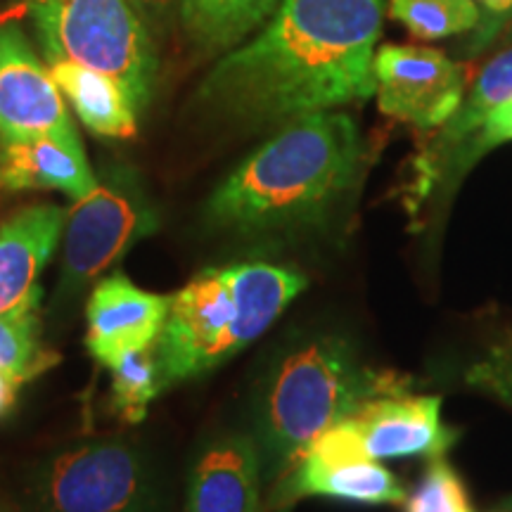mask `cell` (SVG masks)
Segmentation results:
<instances>
[{"mask_svg": "<svg viewBox=\"0 0 512 512\" xmlns=\"http://www.w3.org/2000/svg\"><path fill=\"white\" fill-rule=\"evenodd\" d=\"M283 0H183L185 34L204 53H228L268 22Z\"/></svg>", "mask_w": 512, "mask_h": 512, "instance_id": "17", "label": "cell"}, {"mask_svg": "<svg viewBox=\"0 0 512 512\" xmlns=\"http://www.w3.org/2000/svg\"><path fill=\"white\" fill-rule=\"evenodd\" d=\"M159 3H162V0H159Z\"/></svg>", "mask_w": 512, "mask_h": 512, "instance_id": "28", "label": "cell"}, {"mask_svg": "<svg viewBox=\"0 0 512 512\" xmlns=\"http://www.w3.org/2000/svg\"><path fill=\"white\" fill-rule=\"evenodd\" d=\"M306 278L271 261L204 268L171 294L162 332L152 344L162 392L202 377L256 342L280 318Z\"/></svg>", "mask_w": 512, "mask_h": 512, "instance_id": "4", "label": "cell"}, {"mask_svg": "<svg viewBox=\"0 0 512 512\" xmlns=\"http://www.w3.org/2000/svg\"><path fill=\"white\" fill-rule=\"evenodd\" d=\"M67 209L31 204L0 226V313L41 306V278L60 245Z\"/></svg>", "mask_w": 512, "mask_h": 512, "instance_id": "14", "label": "cell"}, {"mask_svg": "<svg viewBox=\"0 0 512 512\" xmlns=\"http://www.w3.org/2000/svg\"><path fill=\"white\" fill-rule=\"evenodd\" d=\"M512 98V46L503 50L501 55L494 57L482 74L477 76L475 86L465 93L463 102L439 128V136L432 140L430 150L425 152L420 159H432L444 155V152L456 147L465 136H470L482 121L496 110L498 105L508 102Z\"/></svg>", "mask_w": 512, "mask_h": 512, "instance_id": "18", "label": "cell"}, {"mask_svg": "<svg viewBox=\"0 0 512 512\" xmlns=\"http://www.w3.org/2000/svg\"><path fill=\"white\" fill-rule=\"evenodd\" d=\"M112 373V406L124 422L138 425L145 420L150 403L162 394L155 349L128 351L107 368Z\"/></svg>", "mask_w": 512, "mask_h": 512, "instance_id": "20", "label": "cell"}, {"mask_svg": "<svg viewBox=\"0 0 512 512\" xmlns=\"http://www.w3.org/2000/svg\"><path fill=\"white\" fill-rule=\"evenodd\" d=\"M377 107L422 131L441 128L467 93L465 64L425 46H382L373 60Z\"/></svg>", "mask_w": 512, "mask_h": 512, "instance_id": "9", "label": "cell"}, {"mask_svg": "<svg viewBox=\"0 0 512 512\" xmlns=\"http://www.w3.org/2000/svg\"><path fill=\"white\" fill-rule=\"evenodd\" d=\"M46 64L60 93L69 100L88 131L110 140L136 136L140 112L117 79L67 60Z\"/></svg>", "mask_w": 512, "mask_h": 512, "instance_id": "16", "label": "cell"}, {"mask_svg": "<svg viewBox=\"0 0 512 512\" xmlns=\"http://www.w3.org/2000/svg\"><path fill=\"white\" fill-rule=\"evenodd\" d=\"M164 484L150 448L105 437L38 460L22 484V512H162Z\"/></svg>", "mask_w": 512, "mask_h": 512, "instance_id": "5", "label": "cell"}, {"mask_svg": "<svg viewBox=\"0 0 512 512\" xmlns=\"http://www.w3.org/2000/svg\"><path fill=\"white\" fill-rule=\"evenodd\" d=\"M366 162L361 128L339 110L285 121L211 192L204 219L235 235L320 226L358 188Z\"/></svg>", "mask_w": 512, "mask_h": 512, "instance_id": "2", "label": "cell"}, {"mask_svg": "<svg viewBox=\"0 0 512 512\" xmlns=\"http://www.w3.org/2000/svg\"><path fill=\"white\" fill-rule=\"evenodd\" d=\"M465 382L512 406V339L496 344L486 351L484 358L472 363L465 373Z\"/></svg>", "mask_w": 512, "mask_h": 512, "instance_id": "23", "label": "cell"}, {"mask_svg": "<svg viewBox=\"0 0 512 512\" xmlns=\"http://www.w3.org/2000/svg\"><path fill=\"white\" fill-rule=\"evenodd\" d=\"M157 230V209L126 166H110L88 197L67 211L57 309H67L93 280L110 271L133 245Z\"/></svg>", "mask_w": 512, "mask_h": 512, "instance_id": "7", "label": "cell"}, {"mask_svg": "<svg viewBox=\"0 0 512 512\" xmlns=\"http://www.w3.org/2000/svg\"><path fill=\"white\" fill-rule=\"evenodd\" d=\"M171 294L140 290L124 273L95 283L86 304V347L100 366L112 368L128 351L152 347L169 313Z\"/></svg>", "mask_w": 512, "mask_h": 512, "instance_id": "11", "label": "cell"}, {"mask_svg": "<svg viewBox=\"0 0 512 512\" xmlns=\"http://www.w3.org/2000/svg\"><path fill=\"white\" fill-rule=\"evenodd\" d=\"M411 389V380L361 361L347 337L318 332L271 358L254 389V444L264 470L283 475L330 427L377 396Z\"/></svg>", "mask_w": 512, "mask_h": 512, "instance_id": "3", "label": "cell"}, {"mask_svg": "<svg viewBox=\"0 0 512 512\" xmlns=\"http://www.w3.org/2000/svg\"><path fill=\"white\" fill-rule=\"evenodd\" d=\"M406 512H472L465 486L444 458H432L420 484L406 498Z\"/></svg>", "mask_w": 512, "mask_h": 512, "instance_id": "22", "label": "cell"}, {"mask_svg": "<svg viewBox=\"0 0 512 512\" xmlns=\"http://www.w3.org/2000/svg\"><path fill=\"white\" fill-rule=\"evenodd\" d=\"M41 136L81 140L48 64L17 24H0V145Z\"/></svg>", "mask_w": 512, "mask_h": 512, "instance_id": "10", "label": "cell"}, {"mask_svg": "<svg viewBox=\"0 0 512 512\" xmlns=\"http://www.w3.org/2000/svg\"><path fill=\"white\" fill-rule=\"evenodd\" d=\"M387 10L420 41L472 34L479 24L475 0H389Z\"/></svg>", "mask_w": 512, "mask_h": 512, "instance_id": "19", "label": "cell"}, {"mask_svg": "<svg viewBox=\"0 0 512 512\" xmlns=\"http://www.w3.org/2000/svg\"><path fill=\"white\" fill-rule=\"evenodd\" d=\"M22 384H24V380H19V377L0 373V418H3V415L8 413L12 406H15L17 392Z\"/></svg>", "mask_w": 512, "mask_h": 512, "instance_id": "25", "label": "cell"}, {"mask_svg": "<svg viewBox=\"0 0 512 512\" xmlns=\"http://www.w3.org/2000/svg\"><path fill=\"white\" fill-rule=\"evenodd\" d=\"M479 8V24L470 34L465 53L479 55L503 36L512 19V0H475Z\"/></svg>", "mask_w": 512, "mask_h": 512, "instance_id": "24", "label": "cell"}, {"mask_svg": "<svg viewBox=\"0 0 512 512\" xmlns=\"http://www.w3.org/2000/svg\"><path fill=\"white\" fill-rule=\"evenodd\" d=\"M494 512H512V498H508V501H505L501 508L494 510Z\"/></svg>", "mask_w": 512, "mask_h": 512, "instance_id": "27", "label": "cell"}, {"mask_svg": "<svg viewBox=\"0 0 512 512\" xmlns=\"http://www.w3.org/2000/svg\"><path fill=\"white\" fill-rule=\"evenodd\" d=\"M264 465L249 434L228 432L197 451L185 512H264Z\"/></svg>", "mask_w": 512, "mask_h": 512, "instance_id": "13", "label": "cell"}, {"mask_svg": "<svg viewBox=\"0 0 512 512\" xmlns=\"http://www.w3.org/2000/svg\"><path fill=\"white\" fill-rule=\"evenodd\" d=\"M384 0H283L252 41L228 50L197 105L240 126H271L375 95Z\"/></svg>", "mask_w": 512, "mask_h": 512, "instance_id": "1", "label": "cell"}, {"mask_svg": "<svg viewBox=\"0 0 512 512\" xmlns=\"http://www.w3.org/2000/svg\"><path fill=\"white\" fill-rule=\"evenodd\" d=\"M311 496L363 505H399L408 498L399 479L363 448L351 420L320 434L278 477L271 503L283 510Z\"/></svg>", "mask_w": 512, "mask_h": 512, "instance_id": "8", "label": "cell"}, {"mask_svg": "<svg viewBox=\"0 0 512 512\" xmlns=\"http://www.w3.org/2000/svg\"><path fill=\"white\" fill-rule=\"evenodd\" d=\"M363 448L375 460L439 458L456 444L458 432L441 420L439 396H377L351 418Z\"/></svg>", "mask_w": 512, "mask_h": 512, "instance_id": "12", "label": "cell"}, {"mask_svg": "<svg viewBox=\"0 0 512 512\" xmlns=\"http://www.w3.org/2000/svg\"><path fill=\"white\" fill-rule=\"evenodd\" d=\"M503 41H508V43H512V19H510V24L508 27H505V31H503Z\"/></svg>", "mask_w": 512, "mask_h": 512, "instance_id": "26", "label": "cell"}, {"mask_svg": "<svg viewBox=\"0 0 512 512\" xmlns=\"http://www.w3.org/2000/svg\"><path fill=\"white\" fill-rule=\"evenodd\" d=\"M43 60H67L117 79L143 114L159 74L157 50L128 0H19Z\"/></svg>", "mask_w": 512, "mask_h": 512, "instance_id": "6", "label": "cell"}, {"mask_svg": "<svg viewBox=\"0 0 512 512\" xmlns=\"http://www.w3.org/2000/svg\"><path fill=\"white\" fill-rule=\"evenodd\" d=\"M38 309L41 306L0 313V373L29 382L57 361L38 339Z\"/></svg>", "mask_w": 512, "mask_h": 512, "instance_id": "21", "label": "cell"}, {"mask_svg": "<svg viewBox=\"0 0 512 512\" xmlns=\"http://www.w3.org/2000/svg\"><path fill=\"white\" fill-rule=\"evenodd\" d=\"M95 185L98 176L88 166L81 140L41 136L0 145L3 190H60L79 202Z\"/></svg>", "mask_w": 512, "mask_h": 512, "instance_id": "15", "label": "cell"}]
</instances>
